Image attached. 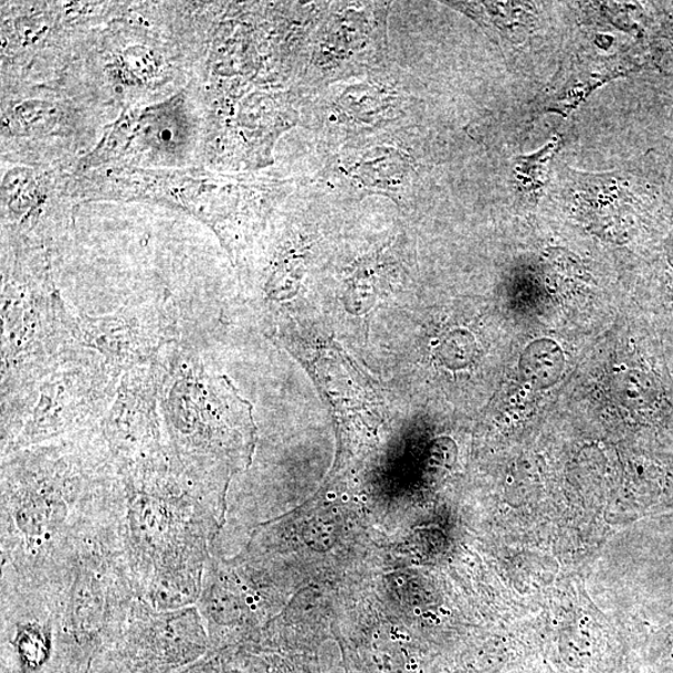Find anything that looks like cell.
<instances>
[{
	"label": "cell",
	"mask_w": 673,
	"mask_h": 673,
	"mask_svg": "<svg viewBox=\"0 0 673 673\" xmlns=\"http://www.w3.org/2000/svg\"><path fill=\"white\" fill-rule=\"evenodd\" d=\"M520 367L528 381L549 387L559 380L564 370V354L552 341L534 342L525 350Z\"/></svg>",
	"instance_id": "obj_7"
},
{
	"label": "cell",
	"mask_w": 673,
	"mask_h": 673,
	"mask_svg": "<svg viewBox=\"0 0 673 673\" xmlns=\"http://www.w3.org/2000/svg\"><path fill=\"white\" fill-rule=\"evenodd\" d=\"M559 139H553L542 150L521 155L515 159V176L519 191L528 196H538L548 178V165L555 152L559 149Z\"/></svg>",
	"instance_id": "obj_8"
},
{
	"label": "cell",
	"mask_w": 673,
	"mask_h": 673,
	"mask_svg": "<svg viewBox=\"0 0 673 673\" xmlns=\"http://www.w3.org/2000/svg\"><path fill=\"white\" fill-rule=\"evenodd\" d=\"M159 361L123 375L117 394L98 430L121 471L159 455L167 447L159 413Z\"/></svg>",
	"instance_id": "obj_5"
},
{
	"label": "cell",
	"mask_w": 673,
	"mask_h": 673,
	"mask_svg": "<svg viewBox=\"0 0 673 673\" xmlns=\"http://www.w3.org/2000/svg\"><path fill=\"white\" fill-rule=\"evenodd\" d=\"M123 66L126 70L135 74L136 78L149 79L154 77L157 68V60L150 50L145 48H130L123 55Z\"/></svg>",
	"instance_id": "obj_9"
},
{
	"label": "cell",
	"mask_w": 673,
	"mask_h": 673,
	"mask_svg": "<svg viewBox=\"0 0 673 673\" xmlns=\"http://www.w3.org/2000/svg\"><path fill=\"white\" fill-rule=\"evenodd\" d=\"M119 475L136 594L159 612L195 606L209 543L225 517L218 476L188 466L170 446Z\"/></svg>",
	"instance_id": "obj_2"
},
{
	"label": "cell",
	"mask_w": 673,
	"mask_h": 673,
	"mask_svg": "<svg viewBox=\"0 0 673 673\" xmlns=\"http://www.w3.org/2000/svg\"><path fill=\"white\" fill-rule=\"evenodd\" d=\"M72 330L82 347L97 352L120 373L156 363L165 347L175 343L173 320L156 304L124 309L100 319L72 318Z\"/></svg>",
	"instance_id": "obj_6"
},
{
	"label": "cell",
	"mask_w": 673,
	"mask_h": 673,
	"mask_svg": "<svg viewBox=\"0 0 673 673\" xmlns=\"http://www.w3.org/2000/svg\"><path fill=\"white\" fill-rule=\"evenodd\" d=\"M125 510L124 482L98 432L3 457V593L55 601L82 545Z\"/></svg>",
	"instance_id": "obj_1"
},
{
	"label": "cell",
	"mask_w": 673,
	"mask_h": 673,
	"mask_svg": "<svg viewBox=\"0 0 673 673\" xmlns=\"http://www.w3.org/2000/svg\"><path fill=\"white\" fill-rule=\"evenodd\" d=\"M120 372L86 347L3 404L2 455L78 433L108 412Z\"/></svg>",
	"instance_id": "obj_3"
},
{
	"label": "cell",
	"mask_w": 673,
	"mask_h": 673,
	"mask_svg": "<svg viewBox=\"0 0 673 673\" xmlns=\"http://www.w3.org/2000/svg\"><path fill=\"white\" fill-rule=\"evenodd\" d=\"M160 407L168 446L193 467L217 472L220 461L234 451V430L245 436L244 402L230 391L224 378H214L202 365L185 364L172 355L159 359ZM252 430V429H251ZM246 437V436H245Z\"/></svg>",
	"instance_id": "obj_4"
}]
</instances>
